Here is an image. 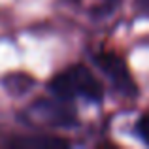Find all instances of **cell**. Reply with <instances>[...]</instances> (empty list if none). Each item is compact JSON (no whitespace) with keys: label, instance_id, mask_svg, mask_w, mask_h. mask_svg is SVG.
Listing matches in <instances>:
<instances>
[{"label":"cell","instance_id":"4","mask_svg":"<svg viewBox=\"0 0 149 149\" xmlns=\"http://www.w3.org/2000/svg\"><path fill=\"white\" fill-rule=\"evenodd\" d=\"M136 132H138V136L143 140V142L149 143V113L140 117L138 125H136Z\"/></svg>","mask_w":149,"mask_h":149},{"label":"cell","instance_id":"5","mask_svg":"<svg viewBox=\"0 0 149 149\" xmlns=\"http://www.w3.org/2000/svg\"><path fill=\"white\" fill-rule=\"evenodd\" d=\"M138 4H140V10L149 13V0H138Z\"/></svg>","mask_w":149,"mask_h":149},{"label":"cell","instance_id":"1","mask_svg":"<svg viewBox=\"0 0 149 149\" xmlns=\"http://www.w3.org/2000/svg\"><path fill=\"white\" fill-rule=\"evenodd\" d=\"M49 89L62 100H70L74 96H83L93 102L104 98L102 83L83 64H74L58 76H55L49 83Z\"/></svg>","mask_w":149,"mask_h":149},{"label":"cell","instance_id":"3","mask_svg":"<svg viewBox=\"0 0 149 149\" xmlns=\"http://www.w3.org/2000/svg\"><path fill=\"white\" fill-rule=\"evenodd\" d=\"M68 146V140L58 136H30V138H15L10 142V147L15 149H61Z\"/></svg>","mask_w":149,"mask_h":149},{"label":"cell","instance_id":"2","mask_svg":"<svg viewBox=\"0 0 149 149\" xmlns=\"http://www.w3.org/2000/svg\"><path fill=\"white\" fill-rule=\"evenodd\" d=\"M95 62L96 66L106 74V76L111 79V83L115 85V89L119 93L127 96H134L136 93V83L134 77H132L130 70H128L127 62L115 53H109V51H98L95 55Z\"/></svg>","mask_w":149,"mask_h":149}]
</instances>
